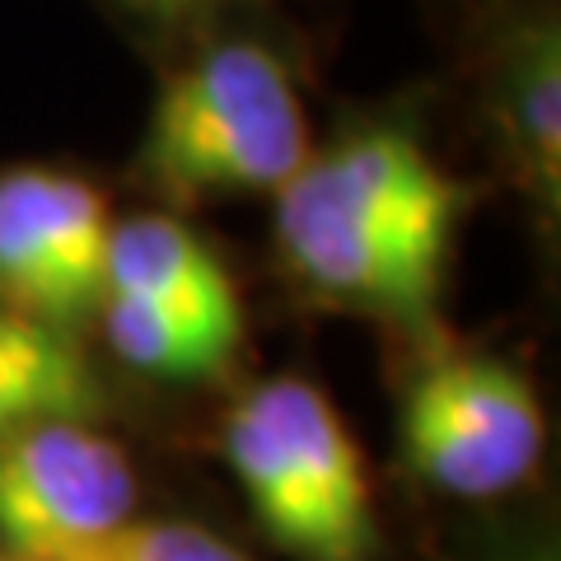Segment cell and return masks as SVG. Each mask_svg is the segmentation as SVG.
I'll use <instances>...</instances> for the list:
<instances>
[{"label":"cell","mask_w":561,"mask_h":561,"mask_svg":"<svg viewBox=\"0 0 561 561\" xmlns=\"http://www.w3.org/2000/svg\"><path fill=\"white\" fill-rule=\"evenodd\" d=\"M313 140L286 61L234 38L206 47L154 99L140 173L169 197L280 192Z\"/></svg>","instance_id":"6da1fadb"},{"label":"cell","mask_w":561,"mask_h":561,"mask_svg":"<svg viewBox=\"0 0 561 561\" xmlns=\"http://www.w3.org/2000/svg\"><path fill=\"white\" fill-rule=\"evenodd\" d=\"M220 440L276 548L300 561H370V478L319 383L295 375L253 383L225 416Z\"/></svg>","instance_id":"7a4b0ae2"},{"label":"cell","mask_w":561,"mask_h":561,"mask_svg":"<svg viewBox=\"0 0 561 561\" xmlns=\"http://www.w3.org/2000/svg\"><path fill=\"white\" fill-rule=\"evenodd\" d=\"M548 445L529 375L505 356H435L402 402V454L426 486L491 501L529 482Z\"/></svg>","instance_id":"3957f363"},{"label":"cell","mask_w":561,"mask_h":561,"mask_svg":"<svg viewBox=\"0 0 561 561\" xmlns=\"http://www.w3.org/2000/svg\"><path fill=\"white\" fill-rule=\"evenodd\" d=\"M136 519V468L84 416L0 440V542L24 561H76Z\"/></svg>","instance_id":"277c9868"},{"label":"cell","mask_w":561,"mask_h":561,"mask_svg":"<svg viewBox=\"0 0 561 561\" xmlns=\"http://www.w3.org/2000/svg\"><path fill=\"white\" fill-rule=\"evenodd\" d=\"M276 202L375 230L445 267L472 192L412 131L360 127L323 150H309V160L276 192Z\"/></svg>","instance_id":"5b68a950"},{"label":"cell","mask_w":561,"mask_h":561,"mask_svg":"<svg viewBox=\"0 0 561 561\" xmlns=\"http://www.w3.org/2000/svg\"><path fill=\"white\" fill-rule=\"evenodd\" d=\"M103 295L243 328V300L234 290V276L225 272V262L202 234H192L173 216L113 220Z\"/></svg>","instance_id":"8992f818"},{"label":"cell","mask_w":561,"mask_h":561,"mask_svg":"<svg viewBox=\"0 0 561 561\" xmlns=\"http://www.w3.org/2000/svg\"><path fill=\"white\" fill-rule=\"evenodd\" d=\"M496 113L511 160L529 183L534 202H561V33L552 20H534L505 47L496 70Z\"/></svg>","instance_id":"52a82bcc"},{"label":"cell","mask_w":561,"mask_h":561,"mask_svg":"<svg viewBox=\"0 0 561 561\" xmlns=\"http://www.w3.org/2000/svg\"><path fill=\"white\" fill-rule=\"evenodd\" d=\"M99 408V379L76 337L0 305V440L33 421L84 416Z\"/></svg>","instance_id":"ba28073f"},{"label":"cell","mask_w":561,"mask_h":561,"mask_svg":"<svg viewBox=\"0 0 561 561\" xmlns=\"http://www.w3.org/2000/svg\"><path fill=\"white\" fill-rule=\"evenodd\" d=\"M94 319L103 323V337L117 351V360L154 379H216L230 370L243 342V328L206 323L160 305L122 300V295H103Z\"/></svg>","instance_id":"9c48e42d"},{"label":"cell","mask_w":561,"mask_h":561,"mask_svg":"<svg viewBox=\"0 0 561 561\" xmlns=\"http://www.w3.org/2000/svg\"><path fill=\"white\" fill-rule=\"evenodd\" d=\"M47 169H5L0 173V305L76 337V313L51 267L47 249Z\"/></svg>","instance_id":"30bf717a"},{"label":"cell","mask_w":561,"mask_h":561,"mask_svg":"<svg viewBox=\"0 0 561 561\" xmlns=\"http://www.w3.org/2000/svg\"><path fill=\"white\" fill-rule=\"evenodd\" d=\"M76 561H249L234 542L220 534L197 529V524H140L131 519L127 529H117L108 542H99L94 552Z\"/></svg>","instance_id":"8fae6325"},{"label":"cell","mask_w":561,"mask_h":561,"mask_svg":"<svg viewBox=\"0 0 561 561\" xmlns=\"http://www.w3.org/2000/svg\"><path fill=\"white\" fill-rule=\"evenodd\" d=\"M136 5H146V10H154V14H164V20H179V14L210 10V5H220V0H136Z\"/></svg>","instance_id":"7c38bea8"},{"label":"cell","mask_w":561,"mask_h":561,"mask_svg":"<svg viewBox=\"0 0 561 561\" xmlns=\"http://www.w3.org/2000/svg\"><path fill=\"white\" fill-rule=\"evenodd\" d=\"M486 561H557V548L538 538V542H524V548H505V552L486 557Z\"/></svg>","instance_id":"4fadbf2b"},{"label":"cell","mask_w":561,"mask_h":561,"mask_svg":"<svg viewBox=\"0 0 561 561\" xmlns=\"http://www.w3.org/2000/svg\"><path fill=\"white\" fill-rule=\"evenodd\" d=\"M0 561H24V557H10V552H5V557H0Z\"/></svg>","instance_id":"5bb4252c"}]
</instances>
